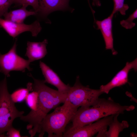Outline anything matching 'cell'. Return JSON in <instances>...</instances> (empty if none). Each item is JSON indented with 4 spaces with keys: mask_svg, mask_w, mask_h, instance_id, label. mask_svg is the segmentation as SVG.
<instances>
[{
    "mask_svg": "<svg viewBox=\"0 0 137 137\" xmlns=\"http://www.w3.org/2000/svg\"><path fill=\"white\" fill-rule=\"evenodd\" d=\"M29 92L27 88H20L15 90L11 94V97L15 103L21 102L25 100Z\"/></svg>",
    "mask_w": 137,
    "mask_h": 137,
    "instance_id": "cell-16",
    "label": "cell"
},
{
    "mask_svg": "<svg viewBox=\"0 0 137 137\" xmlns=\"http://www.w3.org/2000/svg\"><path fill=\"white\" fill-rule=\"evenodd\" d=\"M47 114L40 126L39 136L43 137L45 132L48 137H62L66 127L71 121L78 108L65 101L62 105L54 109Z\"/></svg>",
    "mask_w": 137,
    "mask_h": 137,
    "instance_id": "cell-3",
    "label": "cell"
},
{
    "mask_svg": "<svg viewBox=\"0 0 137 137\" xmlns=\"http://www.w3.org/2000/svg\"><path fill=\"white\" fill-rule=\"evenodd\" d=\"M115 114L105 117L94 123L83 126H72L67 130H65L63 137H92L100 131L107 128Z\"/></svg>",
    "mask_w": 137,
    "mask_h": 137,
    "instance_id": "cell-7",
    "label": "cell"
},
{
    "mask_svg": "<svg viewBox=\"0 0 137 137\" xmlns=\"http://www.w3.org/2000/svg\"><path fill=\"white\" fill-rule=\"evenodd\" d=\"M15 4L26 7L31 6L37 14L39 8L38 0H15Z\"/></svg>",
    "mask_w": 137,
    "mask_h": 137,
    "instance_id": "cell-19",
    "label": "cell"
},
{
    "mask_svg": "<svg viewBox=\"0 0 137 137\" xmlns=\"http://www.w3.org/2000/svg\"><path fill=\"white\" fill-rule=\"evenodd\" d=\"M92 5L94 6H100L101 4L100 0H92Z\"/></svg>",
    "mask_w": 137,
    "mask_h": 137,
    "instance_id": "cell-23",
    "label": "cell"
},
{
    "mask_svg": "<svg viewBox=\"0 0 137 137\" xmlns=\"http://www.w3.org/2000/svg\"><path fill=\"white\" fill-rule=\"evenodd\" d=\"M15 3V0H0V18L7 12L11 5Z\"/></svg>",
    "mask_w": 137,
    "mask_h": 137,
    "instance_id": "cell-20",
    "label": "cell"
},
{
    "mask_svg": "<svg viewBox=\"0 0 137 137\" xmlns=\"http://www.w3.org/2000/svg\"><path fill=\"white\" fill-rule=\"evenodd\" d=\"M7 137H20L21 136L19 130L12 127L7 131Z\"/></svg>",
    "mask_w": 137,
    "mask_h": 137,
    "instance_id": "cell-22",
    "label": "cell"
},
{
    "mask_svg": "<svg viewBox=\"0 0 137 137\" xmlns=\"http://www.w3.org/2000/svg\"><path fill=\"white\" fill-rule=\"evenodd\" d=\"M16 40L12 47L6 53L2 54L0 53V72L6 77L10 76L9 73L12 71L24 72L26 69L32 70L29 65L30 62L25 60L17 54Z\"/></svg>",
    "mask_w": 137,
    "mask_h": 137,
    "instance_id": "cell-6",
    "label": "cell"
},
{
    "mask_svg": "<svg viewBox=\"0 0 137 137\" xmlns=\"http://www.w3.org/2000/svg\"><path fill=\"white\" fill-rule=\"evenodd\" d=\"M70 0H38L39 7L37 15L46 17L56 10L66 9L69 7Z\"/></svg>",
    "mask_w": 137,
    "mask_h": 137,
    "instance_id": "cell-12",
    "label": "cell"
},
{
    "mask_svg": "<svg viewBox=\"0 0 137 137\" xmlns=\"http://www.w3.org/2000/svg\"><path fill=\"white\" fill-rule=\"evenodd\" d=\"M113 9L112 12L115 13L119 12L123 15L126 14V11L129 8L128 5L124 4V0H113Z\"/></svg>",
    "mask_w": 137,
    "mask_h": 137,
    "instance_id": "cell-17",
    "label": "cell"
},
{
    "mask_svg": "<svg viewBox=\"0 0 137 137\" xmlns=\"http://www.w3.org/2000/svg\"><path fill=\"white\" fill-rule=\"evenodd\" d=\"M132 69L135 71L137 70V58L131 62H127L124 67L119 71L109 83L106 85H101L100 89L103 93L108 94L113 88L121 86L128 83L129 72Z\"/></svg>",
    "mask_w": 137,
    "mask_h": 137,
    "instance_id": "cell-9",
    "label": "cell"
},
{
    "mask_svg": "<svg viewBox=\"0 0 137 137\" xmlns=\"http://www.w3.org/2000/svg\"><path fill=\"white\" fill-rule=\"evenodd\" d=\"M79 77L77 76L74 84L71 87L66 100L72 106L77 108L93 105L103 93L99 89L90 88L80 83Z\"/></svg>",
    "mask_w": 137,
    "mask_h": 137,
    "instance_id": "cell-5",
    "label": "cell"
},
{
    "mask_svg": "<svg viewBox=\"0 0 137 137\" xmlns=\"http://www.w3.org/2000/svg\"><path fill=\"white\" fill-rule=\"evenodd\" d=\"M39 65L46 83L55 86L61 92L68 93L71 87L69 84H65L58 74L43 62L40 61Z\"/></svg>",
    "mask_w": 137,
    "mask_h": 137,
    "instance_id": "cell-11",
    "label": "cell"
},
{
    "mask_svg": "<svg viewBox=\"0 0 137 137\" xmlns=\"http://www.w3.org/2000/svg\"><path fill=\"white\" fill-rule=\"evenodd\" d=\"M133 105L123 106L111 97L99 98L92 106L80 107L72 118V125L81 126L91 124L105 117L116 114H124L125 111H132Z\"/></svg>",
    "mask_w": 137,
    "mask_h": 137,
    "instance_id": "cell-2",
    "label": "cell"
},
{
    "mask_svg": "<svg viewBox=\"0 0 137 137\" xmlns=\"http://www.w3.org/2000/svg\"><path fill=\"white\" fill-rule=\"evenodd\" d=\"M30 75L33 82L28 83L27 88L29 91L36 92V102L34 109L27 115H22L20 118L21 120L28 123L26 128L30 137H32L38 133L40 124L48 112L64 102L67 93H62L52 89L45 84L44 80L37 79Z\"/></svg>",
    "mask_w": 137,
    "mask_h": 137,
    "instance_id": "cell-1",
    "label": "cell"
},
{
    "mask_svg": "<svg viewBox=\"0 0 137 137\" xmlns=\"http://www.w3.org/2000/svg\"><path fill=\"white\" fill-rule=\"evenodd\" d=\"M0 27L2 28L10 36L14 38L21 33L31 32L32 36L36 37L42 29L40 23L36 20L30 24L16 23L0 18Z\"/></svg>",
    "mask_w": 137,
    "mask_h": 137,
    "instance_id": "cell-8",
    "label": "cell"
},
{
    "mask_svg": "<svg viewBox=\"0 0 137 137\" xmlns=\"http://www.w3.org/2000/svg\"><path fill=\"white\" fill-rule=\"evenodd\" d=\"M114 14L112 12L107 18L101 21L95 20V22L97 29L100 30L103 37L106 49L111 50L113 55H115L117 53L113 47L112 29V20Z\"/></svg>",
    "mask_w": 137,
    "mask_h": 137,
    "instance_id": "cell-10",
    "label": "cell"
},
{
    "mask_svg": "<svg viewBox=\"0 0 137 137\" xmlns=\"http://www.w3.org/2000/svg\"><path fill=\"white\" fill-rule=\"evenodd\" d=\"M24 113L16 108L8 91L6 77L0 81V137L11 127L14 120Z\"/></svg>",
    "mask_w": 137,
    "mask_h": 137,
    "instance_id": "cell-4",
    "label": "cell"
},
{
    "mask_svg": "<svg viewBox=\"0 0 137 137\" xmlns=\"http://www.w3.org/2000/svg\"><path fill=\"white\" fill-rule=\"evenodd\" d=\"M29 93L25 100L28 106L32 110L35 108L37 101V93L35 91Z\"/></svg>",
    "mask_w": 137,
    "mask_h": 137,
    "instance_id": "cell-21",
    "label": "cell"
},
{
    "mask_svg": "<svg viewBox=\"0 0 137 137\" xmlns=\"http://www.w3.org/2000/svg\"><path fill=\"white\" fill-rule=\"evenodd\" d=\"M119 114L114 115L113 119L109 125V129L106 133V137H118L119 133L125 128H128L129 125L127 121L123 120L121 122L118 120Z\"/></svg>",
    "mask_w": 137,
    "mask_h": 137,
    "instance_id": "cell-15",
    "label": "cell"
},
{
    "mask_svg": "<svg viewBox=\"0 0 137 137\" xmlns=\"http://www.w3.org/2000/svg\"><path fill=\"white\" fill-rule=\"evenodd\" d=\"M47 40L45 39L42 42L28 41L25 56L32 62L43 58L47 53L46 46Z\"/></svg>",
    "mask_w": 137,
    "mask_h": 137,
    "instance_id": "cell-13",
    "label": "cell"
},
{
    "mask_svg": "<svg viewBox=\"0 0 137 137\" xmlns=\"http://www.w3.org/2000/svg\"><path fill=\"white\" fill-rule=\"evenodd\" d=\"M26 8L22 6L20 9L7 12L3 16L4 19L14 23H23L28 16L36 15L35 11H28L27 10Z\"/></svg>",
    "mask_w": 137,
    "mask_h": 137,
    "instance_id": "cell-14",
    "label": "cell"
},
{
    "mask_svg": "<svg viewBox=\"0 0 137 137\" xmlns=\"http://www.w3.org/2000/svg\"><path fill=\"white\" fill-rule=\"evenodd\" d=\"M137 18V9L129 15L128 18L126 20H123L120 22V24L122 26L126 29H130L134 27L135 23L133 22L134 19Z\"/></svg>",
    "mask_w": 137,
    "mask_h": 137,
    "instance_id": "cell-18",
    "label": "cell"
}]
</instances>
